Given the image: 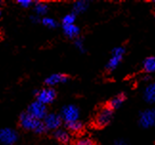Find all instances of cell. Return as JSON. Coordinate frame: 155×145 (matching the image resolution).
<instances>
[{
  "mask_svg": "<svg viewBox=\"0 0 155 145\" xmlns=\"http://www.w3.org/2000/svg\"><path fill=\"white\" fill-rule=\"evenodd\" d=\"M19 125L23 129L29 130V131H34L38 135H41L45 133L47 130L43 122L41 120H38L31 117L27 112H24L20 114L19 117Z\"/></svg>",
  "mask_w": 155,
  "mask_h": 145,
  "instance_id": "6da1fadb",
  "label": "cell"
},
{
  "mask_svg": "<svg viewBox=\"0 0 155 145\" xmlns=\"http://www.w3.org/2000/svg\"><path fill=\"white\" fill-rule=\"evenodd\" d=\"M35 98H37V101L44 104L45 106L47 104L53 103L57 98L56 90L51 87H46L38 91H35Z\"/></svg>",
  "mask_w": 155,
  "mask_h": 145,
  "instance_id": "7a4b0ae2",
  "label": "cell"
},
{
  "mask_svg": "<svg viewBox=\"0 0 155 145\" xmlns=\"http://www.w3.org/2000/svg\"><path fill=\"white\" fill-rule=\"evenodd\" d=\"M124 53H126V49H124V47H123V46L115 47L114 49L112 50L111 57L106 64V70L108 72L114 71L119 66V64L121 63Z\"/></svg>",
  "mask_w": 155,
  "mask_h": 145,
  "instance_id": "3957f363",
  "label": "cell"
},
{
  "mask_svg": "<svg viewBox=\"0 0 155 145\" xmlns=\"http://www.w3.org/2000/svg\"><path fill=\"white\" fill-rule=\"evenodd\" d=\"M59 117H61V120L65 123L73 122L76 121V120H79L80 110L76 105H66L61 109Z\"/></svg>",
  "mask_w": 155,
  "mask_h": 145,
  "instance_id": "277c9868",
  "label": "cell"
},
{
  "mask_svg": "<svg viewBox=\"0 0 155 145\" xmlns=\"http://www.w3.org/2000/svg\"><path fill=\"white\" fill-rule=\"evenodd\" d=\"M27 113L31 117H33L34 118L38 119V120L43 119L46 117V114H48L47 113V107L44 104L40 103V102L37 101V100H35L28 106Z\"/></svg>",
  "mask_w": 155,
  "mask_h": 145,
  "instance_id": "5b68a950",
  "label": "cell"
},
{
  "mask_svg": "<svg viewBox=\"0 0 155 145\" xmlns=\"http://www.w3.org/2000/svg\"><path fill=\"white\" fill-rule=\"evenodd\" d=\"M113 118V111L108 107H104L101 109V111L98 113L95 119V123L98 127H104L108 125Z\"/></svg>",
  "mask_w": 155,
  "mask_h": 145,
  "instance_id": "8992f818",
  "label": "cell"
},
{
  "mask_svg": "<svg viewBox=\"0 0 155 145\" xmlns=\"http://www.w3.org/2000/svg\"><path fill=\"white\" fill-rule=\"evenodd\" d=\"M17 140H18V135L14 129H0V143L4 145H14L17 141Z\"/></svg>",
  "mask_w": 155,
  "mask_h": 145,
  "instance_id": "52a82bcc",
  "label": "cell"
},
{
  "mask_svg": "<svg viewBox=\"0 0 155 145\" xmlns=\"http://www.w3.org/2000/svg\"><path fill=\"white\" fill-rule=\"evenodd\" d=\"M139 123L143 128H150L155 124V110L154 109H147L140 114Z\"/></svg>",
  "mask_w": 155,
  "mask_h": 145,
  "instance_id": "ba28073f",
  "label": "cell"
},
{
  "mask_svg": "<svg viewBox=\"0 0 155 145\" xmlns=\"http://www.w3.org/2000/svg\"><path fill=\"white\" fill-rule=\"evenodd\" d=\"M62 120L59 117V114L55 113L47 114L46 117L43 118V124L45 126L46 130H57L61 125Z\"/></svg>",
  "mask_w": 155,
  "mask_h": 145,
  "instance_id": "9c48e42d",
  "label": "cell"
},
{
  "mask_svg": "<svg viewBox=\"0 0 155 145\" xmlns=\"http://www.w3.org/2000/svg\"><path fill=\"white\" fill-rule=\"evenodd\" d=\"M69 79H70L69 76L65 74H61V72H57V74H53L47 77L45 79V84L48 87L52 88L53 86L58 85V84L66 83L67 81H69Z\"/></svg>",
  "mask_w": 155,
  "mask_h": 145,
  "instance_id": "30bf717a",
  "label": "cell"
},
{
  "mask_svg": "<svg viewBox=\"0 0 155 145\" xmlns=\"http://www.w3.org/2000/svg\"><path fill=\"white\" fill-rule=\"evenodd\" d=\"M127 99V95L124 94H119L115 96H113V98L109 100L108 102V105H107V107L110 108L112 111L116 110V109L120 108L123 104L124 102L126 101Z\"/></svg>",
  "mask_w": 155,
  "mask_h": 145,
  "instance_id": "8fae6325",
  "label": "cell"
},
{
  "mask_svg": "<svg viewBox=\"0 0 155 145\" xmlns=\"http://www.w3.org/2000/svg\"><path fill=\"white\" fill-rule=\"evenodd\" d=\"M62 30L64 34L70 39H76L80 35L81 30L75 24L73 25H62Z\"/></svg>",
  "mask_w": 155,
  "mask_h": 145,
  "instance_id": "7c38bea8",
  "label": "cell"
},
{
  "mask_svg": "<svg viewBox=\"0 0 155 145\" xmlns=\"http://www.w3.org/2000/svg\"><path fill=\"white\" fill-rule=\"evenodd\" d=\"M144 98L147 103L152 104L155 101V84L150 83L146 87L144 92Z\"/></svg>",
  "mask_w": 155,
  "mask_h": 145,
  "instance_id": "4fadbf2b",
  "label": "cell"
},
{
  "mask_svg": "<svg viewBox=\"0 0 155 145\" xmlns=\"http://www.w3.org/2000/svg\"><path fill=\"white\" fill-rule=\"evenodd\" d=\"M54 137L58 141L61 143H68L71 138L69 133L64 129H57L54 133Z\"/></svg>",
  "mask_w": 155,
  "mask_h": 145,
  "instance_id": "5bb4252c",
  "label": "cell"
},
{
  "mask_svg": "<svg viewBox=\"0 0 155 145\" xmlns=\"http://www.w3.org/2000/svg\"><path fill=\"white\" fill-rule=\"evenodd\" d=\"M89 3L87 1H84V0H81V1H77L74 3L73 5V14H82L87 10Z\"/></svg>",
  "mask_w": 155,
  "mask_h": 145,
  "instance_id": "9a60e30c",
  "label": "cell"
},
{
  "mask_svg": "<svg viewBox=\"0 0 155 145\" xmlns=\"http://www.w3.org/2000/svg\"><path fill=\"white\" fill-rule=\"evenodd\" d=\"M144 71L147 74H151L155 71V57L154 56H148L145 59L144 61Z\"/></svg>",
  "mask_w": 155,
  "mask_h": 145,
  "instance_id": "2e32d148",
  "label": "cell"
},
{
  "mask_svg": "<svg viewBox=\"0 0 155 145\" xmlns=\"http://www.w3.org/2000/svg\"><path fill=\"white\" fill-rule=\"evenodd\" d=\"M35 11L37 15H45L48 11V6L43 2H37L35 4Z\"/></svg>",
  "mask_w": 155,
  "mask_h": 145,
  "instance_id": "e0dca14e",
  "label": "cell"
},
{
  "mask_svg": "<svg viewBox=\"0 0 155 145\" xmlns=\"http://www.w3.org/2000/svg\"><path fill=\"white\" fill-rule=\"evenodd\" d=\"M65 126L66 128L71 131V132H74V133H78V132H81L83 128V125L81 121L79 120H76V121L73 122H68V123H65Z\"/></svg>",
  "mask_w": 155,
  "mask_h": 145,
  "instance_id": "ac0fdd59",
  "label": "cell"
},
{
  "mask_svg": "<svg viewBox=\"0 0 155 145\" xmlns=\"http://www.w3.org/2000/svg\"><path fill=\"white\" fill-rule=\"evenodd\" d=\"M41 22H42L44 26H46L49 29H55L58 26V22L52 17H43L42 19H41Z\"/></svg>",
  "mask_w": 155,
  "mask_h": 145,
  "instance_id": "d6986e66",
  "label": "cell"
},
{
  "mask_svg": "<svg viewBox=\"0 0 155 145\" xmlns=\"http://www.w3.org/2000/svg\"><path fill=\"white\" fill-rule=\"evenodd\" d=\"M76 21V15L72 14H68L64 15L62 18V25H73Z\"/></svg>",
  "mask_w": 155,
  "mask_h": 145,
  "instance_id": "ffe728a7",
  "label": "cell"
},
{
  "mask_svg": "<svg viewBox=\"0 0 155 145\" xmlns=\"http://www.w3.org/2000/svg\"><path fill=\"white\" fill-rule=\"evenodd\" d=\"M75 46L78 50L81 53H85V47H84V42H83L82 38L78 37L75 39Z\"/></svg>",
  "mask_w": 155,
  "mask_h": 145,
  "instance_id": "44dd1931",
  "label": "cell"
},
{
  "mask_svg": "<svg viewBox=\"0 0 155 145\" xmlns=\"http://www.w3.org/2000/svg\"><path fill=\"white\" fill-rule=\"evenodd\" d=\"M76 145H96V144L90 138H81V140L76 142Z\"/></svg>",
  "mask_w": 155,
  "mask_h": 145,
  "instance_id": "7402d4cb",
  "label": "cell"
},
{
  "mask_svg": "<svg viewBox=\"0 0 155 145\" xmlns=\"http://www.w3.org/2000/svg\"><path fill=\"white\" fill-rule=\"evenodd\" d=\"M17 4L20 5L22 8H30L35 3L31 0H21V1H17Z\"/></svg>",
  "mask_w": 155,
  "mask_h": 145,
  "instance_id": "603a6c76",
  "label": "cell"
},
{
  "mask_svg": "<svg viewBox=\"0 0 155 145\" xmlns=\"http://www.w3.org/2000/svg\"><path fill=\"white\" fill-rule=\"evenodd\" d=\"M30 19H31V21L33 22V23H38L39 21H40V18H39V16L38 15H32L31 17H30Z\"/></svg>",
  "mask_w": 155,
  "mask_h": 145,
  "instance_id": "cb8c5ba5",
  "label": "cell"
},
{
  "mask_svg": "<svg viewBox=\"0 0 155 145\" xmlns=\"http://www.w3.org/2000/svg\"><path fill=\"white\" fill-rule=\"evenodd\" d=\"M114 145H128V144L123 140H116L114 142Z\"/></svg>",
  "mask_w": 155,
  "mask_h": 145,
  "instance_id": "d4e9b609",
  "label": "cell"
},
{
  "mask_svg": "<svg viewBox=\"0 0 155 145\" xmlns=\"http://www.w3.org/2000/svg\"><path fill=\"white\" fill-rule=\"evenodd\" d=\"M2 14V11H1V9H0V15Z\"/></svg>",
  "mask_w": 155,
  "mask_h": 145,
  "instance_id": "484cf974",
  "label": "cell"
}]
</instances>
